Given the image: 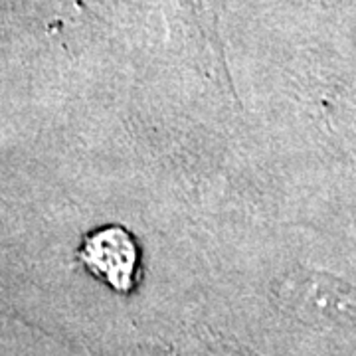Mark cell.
I'll return each instance as SVG.
<instances>
[{
  "label": "cell",
  "instance_id": "1",
  "mask_svg": "<svg viewBox=\"0 0 356 356\" xmlns=\"http://www.w3.org/2000/svg\"><path fill=\"white\" fill-rule=\"evenodd\" d=\"M77 259L95 280L115 293L129 295L139 287L143 252L137 238L123 226L109 224L86 234Z\"/></svg>",
  "mask_w": 356,
  "mask_h": 356
}]
</instances>
